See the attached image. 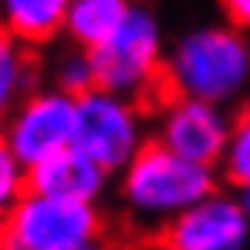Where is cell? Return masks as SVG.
I'll return each instance as SVG.
<instances>
[{
    "instance_id": "cell-14",
    "label": "cell",
    "mask_w": 250,
    "mask_h": 250,
    "mask_svg": "<svg viewBox=\"0 0 250 250\" xmlns=\"http://www.w3.org/2000/svg\"><path fill=\"white\" fill-rule=\"evenodd\" d=\"M50 83L63 90L70 97H87L90 90H97V77H94V60H90V50H80V47H70L63 50L54 67H50Z\"/></svg>"
},
{
    "instance_id": "cell-17",
    "label": "cell",
    "mask_w": 250,
    "mask_h": 250,
    "mask_svg": "<svg viewBox=\"0 0 250 250\" xmlns=\"http://www.w3.org/2000/svg\"><path fill=\"white\" fill-rule=\"evenodd\" d=\"M240 200H244V210H247V217H250V187H247V190H240Z\"/></svg>"
},
{
    "instance_id": "cell-2",
    "label": "cell",
    "mask_w": 250,
    "mask_h": 250,
    "mask_svg": "<svg viewBox=\"0 0 250 250\" xmlns=\"http://www.w3.org/2000/svg\"><path fill=\"white\" fill-rule=\"evenodd\" d=\"M117 177L124 210L147 227H167L193 204L220 190V173L213 167L190 164L157 140H150Z\"/></svg>"
},
{
    "instance_id": "cell-11",
    "label": "cell",
    "mask_w": 250,
    "mask_h": 250,
    "mask_svg": "<svg viewBox=\"0 0 250 250\" xmlns=\"http://www.w3.org/2000/svg\"><path fill=\"white\" fill-rule=\"evenodd\" d=\"M134 7L137 0H70L63 37L70 40V47L97 50L117 34V27L130 17Z\"/></svg>"
},
{
    "instance_id": "cell-3",
    "label": "cell",
    "mask_w": 250,
    "mask_h": 250,
    "mask_svg": "<svg viewBox=\"0 0 250 250\" xmlns=\"http://www.w3.org/2000/svg\"><path fill=\"white\" fill-rule=\"evenodd\" d=\"M167 47L170 43H167L160 17L150 7L137 3L130 17L117 27L114 37L90 50L97 87L117 97H130V100L150 94L164 80Z\"/></svg>"
},
{
    "instance_id": "cell-18",
    "label": "cell",
    "mask_w": 250,
    "mask_h": 250,
    "mask_svg": "<svg viewBox=\"0 0 250 250\" xmlns=\"http://www.w3.org/2000/svg\"><path fill=\"white\" fill-rule=\"evenodd\" d=\"M80 250H104V244H90V247H80Z\"/></svg>"
},
{
    "instance_id": "cell-12",
    "label": "cell",
    "mask_w": 250,
    "mask_h": 250,
    "mask_svg": "<svg viewBox=\"0 0 250 250\" xmlns=\"http://www.w3.org/2000/svg\"><path fill=\"white\" fill-rule=\"evenodd\" d=\"M37 60L34 50L0 30V130L10 120V114L20 107V100L37 87Z\"/></svg>"
},
{
    "instance_id": "cell-7",
    "label": "cell",
    "mask_w": 250,
    "mask_h": 250,
    "mask_svg": "<svg viewBox=\"0 0 250 250\" xmlns=\"http://www.w3.org/2000/svg\"><path fill=\"white\" fill-rule=\"evenodd\" d=\"M233 130V114L227 107L190 100V97H170L157 114V144H164L177 157L200 164V167H220L227 140Z\"/></svg>"
},
{
    "instance_id": "cell-15",
    "label": "cell",
    "mask_w": 250,
    "mask_h": 250,
    "mask_svg": "<svg viewBox=\"0 0 250 250\" xmlns=\"http://www.w3.org/2000/svg\"><path fill=\"white\" fill-rule=\"evenodd\" d=\"M27 193H30V170L20 164V157L0 137V224L14 213V207Z\"/></svg>"
},
{
    "instance_id": "cell-8",
    "label": "cell",
    "mask_w": 250,
    "mask_h": 250,
    "mask_svg": "<svg viewBox=\"0 0 250 250\" xmlns=\"http://www.w3.org/2000/svg\"><path fill=\"white\" fill-rule=\"evenodd\" d=\"M160 250H247L250 217L240 193L217 190L160 227Z\"/></svg>"
},
{
    "instance_id": "cell-5",
    "label": "cell",
    "mask_w": 250,
    "mask_h": 250,
    "mask_svg": "<svg viewBox=\"0 0 250 250\" xmlns=\"http://www.w3.org/2000/svg\"><path fill=\"white\" fill-rule=\"evenodd\" d=\"M147 144V124L137 100L107 94L100 87L77 100L74 147L100 164L110 177L124 170Z\"/></svg>"
},
{
    "instance_id": "cell-1",
    "label": "cell",
    "mask_w": 250,
    "mask_h": 250,
    "mask_svg": "<svg viewBox=\"0 0 250 250\" xmlns=\"http://www.w3.org/2000/svg\"><path fill=\"white\" fill-rule=\"evenodd\" d=\"M170 97L230 107L250 90V37L230 23H193L167 47Z\"/></svg>"
},
{
    "instance_id": "cell-13",
    "label": "cell",
    "mask_w": 250,
    "mask_h": 250,
    "mask_svg": "<svg viewBox=\"0 0 250 250\" xmlns=\"http://www.w3.org/2000/svg\"><path fill=\"white\" fill-rule=\"evenodd\" d=\"M217 173L237 193L250 187V107L233 117V130H230V140H227V150H224V160H220Z\"/></svg>"
},
{
    "instance_id": "cell-4",
    "label": "cell",
    "mask_w": 250,
    "mask_h": 250,
    "mask_svg": "<svg viewBox=\"0 0 250 250\" xmlns=\"http://www.w3.org/2000/svg\"><path fill=\"white\" fill-rule=\"evenodd\" d=\"M104 213L97 204L27 193L0 224V250H80L100 244Z\"/></svg>"
},
{
    "instance_id": "cell-6",
    "label": "cell",
    "mask_w": 250,
    "mask_h": 250,
    "mask_svg": "<svg viewBox=\"0 0 250 250\" xmlns=\"http://www.w3.org/2000/svg\"><path fill=\"white\" fill-rule=\"evenodd\" d=\"M74 134H77V97L57 90L54 83L34 87L0 130L7 147L20 157L27 170L70 150Z\"/></svg>"
},
{
    "instance_id": "cell-9",
    "label": "cell",
    "mask_w": 250,
    "mask_h": 250,
    "mask_svg": "<svg viewBox=\"0 0 250 250\" xmlns=\"http://www.w3.org/2000/svg\"><path fill=\"white\" fill-rule=\"evenodd\" d=\"M110 187V173L100 164H94L77 147L43 160L30 167V190L43 197H60V200H80V204H97Z\"/></svg>"
},
{
    "instance_id": "cell-10",
    "label": "cell",
    "mask_w": 250,
    "mask_h": 250,
    "mask_svg": "<svg viewBox=\"0 0 250 250\" xmlns=\"http://www.w3.org/2000/svg\"><path fill=\"white\" fill-rule=\"evenodd\" d=\"M70 0H0V30L27 50L50 47L63 37Z\"/></svg>"
},
{
    "instance_id": "cell-16",
    "label": "cell",
    "mask_w": 250,
    "mask_h": 250,
    "mask_svg": "<svg viewBox=\"0 0 250 250\" xmlns=\"http://www.w3.org/2000/svg\"><path fill=\"white\" fill-rule=\"evenodd\" d=\"M217 7L224 14V23H230L250 37V0H217Z\"/></svg>"
}]
</instances>
